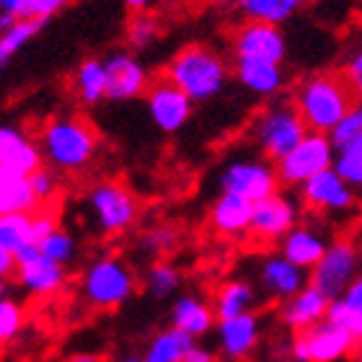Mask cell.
Segmentation results:
<instances>
[{"mask_svg": "<svg viewBox=\"0 0 362 362\" xmlns=\"http://www.w3.org/2000/svg\"><path fill=\"white\" fill-rule=\"evenodd\" d=\"M355 101V93L339 73H318L305 78L293 93V106L300 114L305 129L324 135H332V129L352 112Z\"/></svg>", "mask_w": 362, "mask_h": 362, "instance_id": "1", "label": "cell"}, {"mask_svg": "<svg viewBox=\"0 0 362 362\" xmlns=\"http://www.w3.org/2000/svg\"><path fill=\"white\" fill-rule=\"evenodd\" d=\"M98 151L96 129L83 117H57L39 135L42 160L52 171H81Z\"/></svg>", "mask_w": 362, "mask_h": 362, "instance_id": "2", "label": "cell"}, {"mask_svg": "<svg viewBox=\"0 0 362 362\" xmlns=\"http://www.w3.org/2000/svg\"><path fill=\"white\" fill-rule=\"evenodd\" d=\"M166 81H171L192 104L210 101L226 88L228 65L210 47L192 45L184 47L174 60L168 62Z\"/></svg>", "mask_w": 362, "mask_h": 362, "instance_id": "3", "label": "cell"}, {"mask_svg": "<svg viewBox=\"0 0 362 362\" xmlns=\"http://www.w3.org/2000/svg\"><path fill=\"white\" fill-rule=\"evenodd\" d=\"M137 277L119 257H96L81 274V298L96 310H114L135 295Z\"/></svg>", "mask_w": 362, "mask_h": 362, "instance_id": "4", "label": "cell"}, {"mask_svg": "<svg viewBox=\"0 0 362 362\" xmlns=\"http://www.w3.org/2000/svg\"><path fill=\"white\" fill-rule=\"evenodd\" d=\"M251 140L264 158L277 163L287 151H293L300 143L303 135L308 132L303 124L300 114L295 112L293 101H277V104L264 106L251 122Z\"/></svg>", "mask_w": 362, "mask_h": 362, "instance_id": "5", "label": "cell"}, {"mask_svg": "<svg viewBox=\"0 0 362 362\" xmlns=\"http://www.w3.org/2000/svg\"><path fill=\"white\" fill-rule=\"evenodd\" d=\"M88 210L101 233L122 235L140 218V204L135 194L119 181H101L88 192Z\"/></svg>", "mask_w": 362, "mask_h": 362, "instance_id": "6", "label": "cell"}, {"mask_svg": "<svg viewBox=\"0 0 362 362\" xmlns=\"http://www.w3.org/2000/svg\"><path fill=\"white\" fill-rule=\"evenodd\" d=\"M334 158H337V151L332 145V137L324 132H305L300 143L277 160L274 171H277L279 184L285 181V184L295 187V184H303L326 168H334Z\"/></svg>", "mask_w": 362, "mask_h": 362, "instance_id": "7", "label": "cell"}, {"mask_svg": "<svg viewBox=\"0 0 362 362\" xmlns=\"http://www.w3.org/2000/svg\"><path fill=\"white\" fill-rule=\"evenodd\" d=\"M357 347V341L332 321H321L308 332L293 334L290 360L293 362H339Z\"/></svg>", "mask_w": 362, "mask_h": 362, "instance_id": "8", "label": "cell"}, {"mask_svg": "<svg viewBox=\"0 0 362 362\" xmlns=\"http://www.w3.org/2000/svg\"><path fill=\"white\" fill-rule=\"evenodd\" d=\"M220 187L226 194H235L246 202H259L264 197L274 194L279 187L277 171L262 158H238L230 160L223 174H220Z\"/></svg>", "mask_w": 362, "mask_h": 362, "instance_id": "9", "label": "cell"}, {"mask_svg": "<svg viewBox=\"0 0 362 362\" xmlns=\"http://www.w3.org/2000/svg\"><path fill=\"white\" fill-rule=\"evenodd\" d=\"M13 277L26 295L37 298V300H47V298L57 295L65 287L68 269L49 262L47 257H42L37 243H31V246H26L23 251L16 254Z\"/></svg>", "mask_w": 362, "mask_h": 362, "instance_id": "10", "label": "cell"}, {"mask_svg": "<svg viewBox=\"0 0 362 362\" xmlns=\"http://www.w3.org/2000/svg\"><path fill=\"white\" fill-rule=\"evenodd\" d=\"M357 277V249L349 241H334L326 246L324 257L310 269L308 285L324 293L329 300L339 298Z\"/></svg>", "mask_w": 362, "mask_h": 362, "instance_id": "11", "label": "cell"}, {"mask_svg": "<svg viewBox=\"0 0 362 362\" xmlns=\"http://www.w3.org/2000/svg\"><path fill=\"white\" fill-rule=\"evenodd\" d=\"M295 226H298V204L290 194L274 192L251 204L249 233L259 243H279Z\"/></svg>", "mask_w": 362, "mask_h": 362, "instance_id": "12", "label": "cell"}, {"mask_svg": "<svg viewBox=\"0 0 362 362\" xmlns=\"http://www.w3.org/2000/svg\"><path fill=\"white\" fill-rule=\"evenodd\" d=\"M218 357L226 362H246L262 344V318L251 310L243 316L226 318L215 324Z\"/></svg>", "mask_w": 362, "mask_h": 362, "instance_id": "13", "label": "cell"}, {"mask_svg": "<svg viewBox=\"0 0 362 362\" xmlns=\"http://www.w3.org/2000/svg\"><path fill=\"white\" fill-rule=\"evenodd\" d=\"M235 60H257V62H279L285 60L287 42L274 23L246 21L233 34Z\"/></svg>", "mask_w": 362, "mask_h": 362, "instance_id": "14", "label": "cell"}, {"mask_svg": "<svg viewBox=\"0 0 362 362\" xmlns=\"http://www.w3.org/2000/svg\"><path fill=\"white\" fill-rule=\"evenodd\" d=\"M145 96H148V114L160 132L174 135L192 119V106L194 104L166 78L148 86Z\"/></svg>", "mask_w": 362, "mask_h": 362, "instance_id": "15", "label": "cell"}, {"mask_svg": "<svg viewBox=\"0 0 362 362\" xmlns=\"http://www.w3.org/2000/svg\"><path fill=\"white\" fill-rule=\"evenodd\" d=\"M106 70V98L109 101H132V98L143 96L151 76L145 65L129 52H112L104 60Z\"/></svg>", "mask_w": 362, "mask_h": 362, "instance_id": "16", "label": "cell"}, {"mask_svg": "<svg viewBox=\"0 0 362 362\" xmlns=\"http://www.w3.org/2000/svg\"><path fill=\"white\" fill-rule=\"evenodd\" d=\"M303 204L313 212H344L355 204V189L347 187L334 168H326L321 174L310 176L300 184Z\"/></svg>", "mask_w": 362, "mask_h": 362, "instance_id": "17", "label": "cell"}, {"mask_svg": "<svg viewBox=\"0 0 362 362\" xmlns=\"http://www.w3.org/2000/svg\"><path fill=\"white\" fill-rule=\"evenodd\" d=\"M329 298L324 293H318L313 285H305L300 293H295L293 298H287L279 308V321L285 324L293 334L308 332L316 324L326 321V310H329Z\"/></svg>", "mask_w": 362, "mask_h": 362, "instance_id": "18", "label": "cell"}, {"mask_svg": "<svg viewBox=\"0 0 362 362\" xmlns=\"http://www.w3.org/2000/svg\"><path fill=\"white\" fill-rule=\"evenodd\" d=\"M259 285L267 298L285 303L287 298H293L295 293H300L303 287L308 285V272L274 254V257H267L259 267Z\"/></svg>", "mask_w": 362, "mask_h": 362, "instance_id": "19", "label": "cell"}, {"mask_svg": "<svg viewBox=\"0 0 362 362\" xmlns=\"http://www.w3.org/2000/svg\"><path fill=\"white\" fill-rule=\"evenodd\" d=\"M0 166L23 176L34 174L42 166L39 145L23 129L13 124H0Z\"/></svg>", "mask_w": 362, "mask_h": 362, "instance_id": "20", "label": "cell"}, {"mask_svg": "<svg viewBox=\"0 0 362 362\" xmlns=\"http://www.w3.org/2000/svg\"><path fill=\"white\" fill-rule=\"evenodd\" d=\"M218 318L212 313V305L199 295H179L171 305V326L181 334L199 341L215 329Z\"/></svg>", "mask_w": 362, "mask_h": 362, "instance_id": "21", "label": "cell"}, {"mask_svg": "<svg viewBox=\"0 0 362 362\" xmlns=\"http://www.w3.org/2000/svg\"><path fill=\"white\" fill-rule=\"evenodd\" d=\"M326 235L313 226H295L290 233L279 241V257H285L290 264L310 272L318 264V259L326 251Z\"/></svg>", "mask_w": 362, "mask_h": 362, "instance_id": "22", "label": "cell"}, {"mask_svg": "<svg viewBox=\"0 0 362 362\" xmlns=\"http://www.w3.org/2000/svg\"><path fill=\"white\" fill-rule=\"evenodd\" d=\"M249 223H251V202H246L241 197L223 192L212 202L210 226L223 238H241V235H246L249 233Z\"/></svg>", "mask_w": 362, "mask_h": 362, "instance_id": "23", "label": "cell"}, {"mask_svg": "<svg viewBox=\"0 0 362 362\" xmlns=\"http://www.w3.org/2000/svg\"><path fill=\"white\" fill-rule=\"evenodd\" d=\"M326 321L344 329L357 344H362V274H357L347 290L329 303Z\"/></svg>", "mask_w": 362, "mask_h": 362, "instance_id": "24", "label": "cell"}, {"mask_svg": "<svg viewBox=\"0 0 362 362\" xmlns=\"http://www.w3.org/2000/svg\"><path fill=\"white\" fill-rule=\"evenodd\" d=\"M210 305L218 321L243 316V313H251L257 305V290L246 279H228L215 290Z\"/></svg>", "mask_w": 362, "mask_h": 362, "instance_id": "25", "label": "cell"}, {"mask_svg": "<svg viewBox=\"0 0 362 362\" xmlns=\"http://www.w3.org/2000/svg\"><path fill=\"white\" fill-rule=\"evenodd\" d=\"M235 78L243 88H249L257 96H277L285 83V73L274 62L257 60H235Z\"/></svg>", "mask_w": 362, "mask_h": 362, "instance_id": "26", "label": "cell"}, {"mask_svg": "<svg viewBox=\"0 0 362 362\" xmlns=\"http://www.w3.org/2000/svg\"><path fill=\"white\" fill-rule=\"evenodd\" d=\"M39 207L37 197L31 192L29 176L16 174L11 168L0 166V215L11 212H34Z\"/></svg>", "mask_w": 362, "mask_h": 362, "instance_id": "27", "label": "cell"}, {"mask_svg": "<svg viewBox=\"0 0 362 362\" xmlns=\"http://www.w3.org/2000/svg\"><path fill=\"white\" fill-rule=\"evenodd\" d=\"M73 90L81 104L96 106L106 98V70L104 60H83L78 65L76 76H73Z\"/></svg>", "mask_w": 362, "mask_h": 362, "instance_id": "28", "label": "cell"}, {"mask_svg": "<svg viewBox=\"0 0 362 362\" xmlns=\"http://www.w3.org/2000/svg\"><path fill=\"white\" fill-rule=\"evenodd\" d=\"M194 344L192 337L181 334L179 329L168 326L163 332H158L148 341V347L143 352V360L148 362H181V357L187 355V349Z\"/></svg>", "mask_w": 362, "mask_h": 362, "instance_id": "29", "label": "cell"}, {"mask_svg": "<svg viewBox=\"0 0 362 362\" xmlns=\"http://www.w3.org/2000/svg\"><path fill=\"white\" fill-rule=\"evenodd\" d=\"M305 0H238V8L243 16H249V21L262 23H282L298 13V8Z\"/></svg>", "mask_w": 362, "mask_h": 362, "instance_id": "30", "label": "cell"}, {"mask_svg": "<svg viewBox=\"0 0 362 362\" xmlns=\"http://www.w3.org/2000/svg\"><path fill=\"white\" fill-rule=\"evenodd\" d=\"M34 243V230H31V212H11L0 215V246L11 254H18L26 246Z\"/></svg>", "mask_w": 362, "mask_h": 362, "instance_id": "31", "label": "cell"}, {"mask_svg": "<svg viewBox=\"0 0 362 362\" xmlns=\"http://www.w3.org/2000/svg\"><path fill=\"white\" fill-rule=\"evenodd\" d=\"M39 29H42V23L39 21L21 18V21H16L13 26H8V29L0 31V73L11 65V60L21 52L23 47L29 45L31 39L37 37Z\"/></svg>", "mask_w": 362, "mask_h": 362, "instance_id": "32", "label": "cell"}, {"mask_svg": "<svg viewBox=\"0 0 362 362\" xmlns=\"http://www.w3.org/2000/svg\"><path fill=\"white\" fill-rule=\"evenodd\" d=\"M37 249L42 257H47L49 262L60 264L68 269L78 257V241L73 238V233L62 230V228H54L52 233H47L42 241H37Z\"/></svg>", "mask_w": 362, "mask_h": 362, "instance_id": "33", "label": "cell"}, {"mask_svg": "<svg viewBox=\"0 0 362 362\" xmlns=\"http://www.w3.org/2000/svg\"><path fill=\"white\" fill-rule=\"evenodd\" d=\"M179 285H181V272L176 269L171 262L158 259L156 264H151V269L145 272V290H148L156 300L171 298V295L179 290Z\"/></svg>", "mask_w": 362, "mask_h": 362, "instance_id": "34", "label": "cell"}, {"mask_svg": "<svg viewBox=\"0 0 362 362\" xmlns=\"http://www.w3.org/2000/svg\"><path fill=\"white\" fill-rule=\"evenodd\" d=\"M334 171L341 176L347 187L362 192V140H355V143L344 145L341 151H337Z\"/></svg>", "mask_w": 362, "mask_h": 362, "instance_id": "35", "label": "cell"}, {"mask_svg": "<svg viewBox=\"0 0 362 362\" xmlns=\"http://www.w3.org/2000/svg\"><path fill=\"white\" fill-rule=\"evenodd\" d=\"M23 326H26V308L18 300L3 295L0 298V347L18 339Z\"/></svg>", "mask_w": 362, "mask_h": 362, "instance_id": "36", "label": "cell"}, {"mask_svg": "<svg viewBox=\"0 0 362 362\" xmlns=\"http://www.w3.org/2000/svg\"><path fill=\"white\" fill-rule=\"evenodd\" d=\"M160 37V21L156 16L145 13H135L127 23V45L132 49H148V47Z\"/></svg>", "mask_w": 362, "mask_h": 362, "instance_id": "37", "label": "cell"}, {"mask_svg": "<svg viewBox=\"0 0 362 362\" xmlns=\"http://www.w3.org/2000/svg\"><path fill=\"white\" fill-rule=\"evenodd\" d=\"M179 243V230L171 226H153L151 230H145L140 238V249L151 257H163L168 251L176 249Z\"/></svg>", "mask_w": 362, "mask_h": 362, "instance_id": "38", "label": "cell"}, {"mask_svg": "<svg viewBox=\"0 0 362 362\" xmlns=\"http://www.w3.org/2000/svg\"><path fill=\"white\" fill-rule=\"evenodd\" d=\"M329 137H332L334 151H341L344 145L355 143V140H362V104L352 106V112L332 129V135Z\"/></svg>", "mask_w": 362, "mask_h": 362, "instance_id": "39", "label": "cell"}, {"mask_svg": "<svg viewBox=\"0 0 362 362\" xmlns=\"http://www.w3.org/2000/svg\"><path fill=\"white\" fill-rule=\"evenodd\" d=\"M29 184L39 204H49L60 192V179L49 166H39L34 174H29Z\"/></svg>", "mask_w": 362, "mask_h": 362, "instance_id": "40", "label": "cell"}, {"mask_svg": "<svg viewBox=\"0 0 362 362\" xmlns=\"http://www.w3.org/2000/svg\"><path fill=\"white\" fill-rule=\"evenodd\" d=\"M68 3L70 0H26V18L45 23L47 18H52L54 13H60Z\"/></svg>", "mask_w": 362, "mask_h": 362, "instance_id": "41", "label": "cell"}, {"mask_svg": "<svg viewBox=\"0 0 362 362\" xmlns=\"http://www.w3.org/2000/svg\"><path fill=\"white\" fill-rule=\"evenodd\" d=\"M57 226V218H54L49 210H34L31 212V230H34V243L42 241L47 233H52Z\"/></svg>", "mask_w": 362, "mask_h": 362, "instance_id": "42", "label": "cell"}, {"mask_svg": "<svg viewBox=\"0 0 362 362\" xmlns=\"http://www.w3.org/2000/svg\"><path fill=\"white\" fill-rule=\"evenodd\" d=\"M344 81L349 83L355 98H362V49H357L349 60L347 70H344Z\"/></svg>", "mask_w": 362, "mask_h": 362, "instance_id": "43", "label": "cell"}, {"mask_svg": "<svg viewBox=\"0 0 362 362\" xmlns=\"http://www.w3.org/2000/svg\"><path fill=\"white\" fill-rule=\"evenodd\" d=\"M181 362H220V357H218V352H215V349L204 347V344L194 341V344L187 349V355L181 357Z\"/></svg>", "mask_w": 362, "mask_h": 362, "instance_id": "44", "label": "cell"}, {"mask_svg": "<svg viewBox=\"0 0 362 362\" xmlns=\"http://www.w3.org/2000/svg\"><path fill=\"white\" fill-rule=\"evenodd\" d=\"M0 16L16 21L26 18V0H0Z\"/></svg>", "mask_w": 362, "mask_h": 362, "instance_id": "45", "label": "cell"}, {"mask_svg": "<svg viewBox=\"0 0 362 362\" xmlns=\"http://www.w3.org/2000/svg\"><path fill=\"white\" fill-rule=\"evenodd\" d=\"M13 272H16V257L0 246V279L13 277Z\"/></svg>", "mask_w": 362, "mask_h": 362, "instance_id": "46", "label": "cell"}, {"mask_svg": "<svg viewBox=\"0 0 362 362\" xmlns=\"http://www.w3.org/2000/svg\"><path fill=\"white\" fill-rule=\"evenodd\" d=\"M65 362H106L101 355H96V352H76V355H70Z\"/></svg>", "mask_w": 362, "mask_h": 362, "instance_id": "47", "label": "cell"}, {"mask_svg": "<svg viewBox=\"0 0 362 362\" xmlns=\"http://www.w3.org/2000/svg\"><path fill=\"white\" fill-rule=\"evenodd\" d=\"M124 6L132 8V11H137V13H140V11H145V8L151 6V0H124Z\"/></svg>", "mask_w": 362, "mask_h": 362, "instance_id": "48", "label": "cell"}, {"mask_svg": "<svg viewBox=\"0 0 362 362\" xmlns=\"http://www.w3.org/2000/svg\"><path fill=\"white\" fill-rule=\"evenodd\" d=\"M114 362H143V355L140 352H124V355H119Z\"/></svg>", "mask_w": 362, "mask_h": 362, "instance_id": "49", "label": "cell"}, {"mask_svg": "<svg viewBox=\"0 0 362 362\" xmlns=\"http://www.w3.org/2000/svg\"><path fill=\"white\" fill-rule=\"evenodd\" d=\"M6 295V279H0V298Z\"/></svg>", "mask_w": 362, "mask_h": 362, "instance_id": "50", "label": "cell"}, {"mask_svg": "<svg viewBox=\"0 0 362 362\" xmlns=\"http://www.w3.org/2000/svg\"><path fill=\"white\" fill-rule=\"evenodd\" d=\"M269 362H285V360H269Z\"/></svg>", "mask_w": 362, "mask_h": 362, "instance_id": "51", "label": "cell"}, {"mask_svg": "<svg viewBox=\"0 0 362 362\" xmlns=\"http://www.w3.org/2000/svg\"><path fill=\"white\" fill-rule=\"evenodd\" d=\"M215 3H223V0H215Z\"/></svg>", "mask_w": 362, "mask_h": 362, "instance_id": "52", "label": "cell"}, {"mask_svg": "<svg viewBox=\"0 0 362 362\" xmlns=\"http://www.w3.org/2000/svg\"><path fill=\"white\" fill-rule=\"evenodd\" d=\"M143 362H148V360H143Z\"/></svg>", "mask_w": 362, "mask_h": 362, "instance_id": "53", "label": "cell"}]
</instances>
